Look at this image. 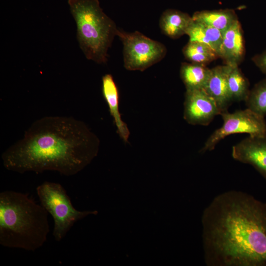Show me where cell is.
<instances>
[{
  "instance_id": "1",
  "label": "cell",
  "mask_w": 266,
  "mask_h": 266,
  "mask_svg": "<svg viewBox=\"0 0 266 266\" xmlns=\"http://www.w3.org/2000/svg\"><path fill=\"white\" fill-rule=\"evenodd\" d=\"M202 224L207 266H266V202L225 192L204 210Z\"/></svg>"
},
{
  "instance_id": "2",
  "label": "cell",
  "mask_w": 266,
  "mask_h": 266,
  "mask_svg": "<svg viewBox=\"0 0 266 266\" xmlns=\"http://www.w3.org/2000/svg\"><path fill=\"white\" fill-rule=\"evenodd\" d=\"M99 146L98 137L84 122L48 116L34 121L1 159L6 169L20 173L55 171L70 176L90 164Z\"/></svg>"
},
{
  "instance_id": "3",
  "label": "cell",
  "mask_w": 266,
  "mask_h": 266,
  "mask_svg": "<svg viewBox=\"0 0 266 266\" xmlns=\"http://www.w3.org/2000/svg\"><path fill=\"white\" fill-rule=\"evenodd\" d=\"M48 212L28 194L12 190L0 193V244L34 251L50 232Z\"/></svg>"
},
{
  "instance_id": "4",
  "label": "cell",
  "mask_w": 266,
  "mask_h": 266,
  "mask_svg": "<svg viewBox=\"0 0 266 266\" xmlns=\"http://www.w3.org/2000/svg\"><path fill=\"white\" fill-rule=\"evenodd\" d=\"M77 27L79 46L88 60L105 64L118 29L103 12L99 0H68Z\"/></svg>"
},
{
  "instance_id": "5",
  "label": "cell",
  "mask_w": 266,
  "mask_h": 266,
  "mask_svg": "<svg viewBox=\"0 0 266 266\" xmlns=\"http://www.w3.org/2000/svg\"><path fill=\"white\" fill-rule=\"evenodd\" d=\"M41 205L52 217L54 221L53 235L61 241L78 221L96 211H79L73 205L63 186L58 183L45 181L36 188Z\"/></svg>"
},
{
  "instance_id": "6",
  "label": "cell",
  "mask_w": 266,
  "mask_h": 266,
  "mask_svg": "<svg viewBox=\"0 0 266 266\" xmlns=\"http://www.w3.org/2000/svg\"><path fill=\"white\" fill-rule=\"evenodd\" d=\"M117 36L123 45L124 66L128 70L143 71L160 62L166 54L164 44L138 31L128 33L118 29Z\"/></svg>"
},
{
  "instance_id": "7",
  "label": "cell",
  "mask_w": 266,
  "mask_h": 266,
  "mask_svg": "<svg viewBox=\"0 0 266 266\" xmlns=\"http://www.w3.org/2000/svg\"><path fill=\"white\" fill-rule=\"evenodd\" d=\"M223 124L208 138L201 152L211 151L227 136L235 133H247L249 136L266 138V122L264 117L249 108L220 114Z\"/></svg>"
},
{
  "instance_id": "8",
  "label": "cell",
  "mask_w": 266,
  "mask_h": 266,
  "mask_svg": "<svg viewBox=\"0 0 266 266\" xmlns=\"http://www.w3.org/2000/svg\"><path fill=\"white\" fill-rule=\"evenodd\" d=\"M220 114L215 101L204 89L186 91L183 117L187 123L193 125L207 126Z\"/></svg>"
},
{
  "instance_id": "9",
  "label": "cell",
  "mask_w": 266,
  "mask_h": 266,
  "mask_svg": "<svg viewBox=\"0 0 266 266\" xmlns=\"http://www.w3.org/2000/svg\"><path fill=\"white\" fill-rule=\"evenodd\" d=\"M232 157L253 166L266 180V138L249 136L233 147Z\"/></svg>"
},
{
  "instance_id": "10",
  "label": "cell",
  "mask_w": 266,
  "mask_h": 266,
  "mask_svg": "<svg viewBox=\"0 0 266 266\" xmlns=\"http://www.w3.org/2000/svg\"><path fill=\"white\" fill-rule=\"evenodd\" d=\"M242 30L237 20L223 33L218 56L226 65L238 66L243 59L245 46Z\"/></svg>"
},
{
  "instance_id": "11",
  "label": "cell",
  "mask_w": 266,
  "mask_h": 266,
  "mask_svg": "<svg viewBox=\"0 0 266 266\" xmlns=\"http://www.w3.org/2000/svg\"><path fill=\"white\" fill-rule=\"evenodd\" d=\"M230 66L225 64L211 68L210 76L204 88L215 101L221 113L227 111L233 102L227 84V75Z\"/></svg>"
},
{
  "instance_id": "12",
  "label": "cell",
  "mask_w": 266,
  "mask_h": 266,
  "mask_svg": "<svg viewBox=\"0 0 266 266\" xmlns=\"http://www.w3.org/2000/svg\"><path fill=\"white\" fill-rule=\"evenodd\" d=\"M102 92L110 113L113 118L118 133L125 142H127L130 131L127 124L122 119L119 108L118 89L112 76L110 74H106L102 78Z\"/></svg>"
},
{
  "instance_id": "13",
  "label": "cell",
  "mask_w": 266,
  "mask_h": 266,
  "mask_svg": "<svg viewBox=\"0 0 266 266\" xmlns=\"http://www.w3.org/2000/svg\"><path fill=\"white\" fill-rule=\"evenodd\" d=\"M192 17L188 13L173 9H167L162 14L159 27L162 32L172 39H177L184 34L192 23Z\"/></svg>"
},
{
  "instance_id": "14",
  "label": "cell",
  "mask_w": 266,
  "mask_h": 266,
  "mask_svg": "<svg viewBox=\"0 0 266 266\" xmlns=\"http://www.w3.org/2000/svg\"><path fill=\"white\" fill-rule=\"evenodd\" d=\"M192 17L194 21L215 28L222 33L238 20L235 12L231 9L199 11Z\"/></svg>"
},
{
  "instance_id": "15",
  "label": "cell",
  "mask_w": 266,
  "mask_h": 266,
  "mask_svg": "<svg viewBox=\"0 0 266 266\" xmlns=\"http://www.w3.org/2000/svg\"><path fill=\"white\" fill-rule=\"evenodd\" d=\"M186 34L189 36V41L205 44L215 51L218 55L223 35L220 31L193 20L187 29Z\"/></svg>"
},
{
  "instance_id": "16",
  "label": "cell",
  "mask_w": 266,
  "mask_h": 266,
  "mask_svg": "<svg viewBox=\"0 0 266 266\" xmlns=\"http://www.w3.org/2000/svg\"><path fill=\"white\" fill-rule=\"evenodd\" d=\"M211 68L204 65L182 63L180 75L186 90L204 89L209 79Z\"/></svg>"
},
{
  "instance_id": "17",
  "label": "cell",
  "mask_w": 266,
  "mask_h": 266,
  "mask_svg": "<svg viewBox=\"0 0 266 266\" xmlns=\"http://www.w3.org/2000/svg\"><path fill=\"white\" fill-rule=\"evenodd\" d=\"M227 84L233 101H245L250 91L249 83L237 66H231L227 75Z\"/></svg>"
},
{
  "instance_id": "18",
  "label": "cell",
  "mask_w": 266,
  "mask_h": 266,
  "mask_svg": "<svg viewBox=\"0 0 266 266\" xmlns=\"http://www.w3.org/2000/svg\"><path fill=\"white\" fill-rule=\"evenodd\" d=\"M182 52L185 59L191 63L204 66L219 57L217 53L208 45L189 40L183 48Z\"/></svg>"
},
{
  "instance_id": "19",
  "label": "cell",
  "mask_w": 266,
  "mask_h": 266,
  "mask_svg": "<svg viewBox=\"0 0 266 266\" xmlns=\"http://www.w3.org/2000/svg\"><path fill=\"white\" fill-rule=\"evenodd\" d=\"M244 101L251 110L263 117L266 116V78L250 90Z\"/></svg>"
},
{
  "instance_id": "20",
  "label": "cell",
  "mask_w": 266,
  "mask_h": 266,
  "mask_svg": "<svg viewBox=\"0 0 266 266\" xmlns=\"http://www.w3.org/2000/svg\"><path fill=\"white\" fill-rule=\"evenodd\" d=\"M252 61L261 71L266 75V50L254 56Z\"/></svg>"
}]
</instances>
